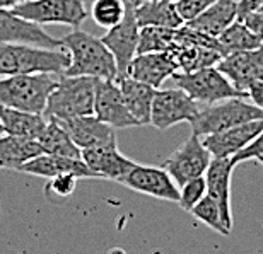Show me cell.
Returning <instances> with one entry per match:
<instances>
[{
    "label": "cell",
    "instance_id": "2e32d148",
    "mask_svg": "<svg viewBox=\"0 0 263 254\" xmlns=\"http://www.w3.org/2000/svg\"><path fill=\"white\" fill-rule=\"evenodd\" d=\"M176 72H180V67L171 51L140 53L130 63L128 77L159 89L166 79L173 77Z\"/></svg>",
    "mask_w": 263,
    "mask_h": 254
},
{
    "label": "cell",
    "instance_id": "60d3db41",
    "mask_svg": "<svg viewBox=\"0 0 263 254\" xmlns=\"http://www.w3.org/2000/svg\"><path fill=\"white\" fill-rule=\"evenodd\" d=\"M5 133V131H4V126H2V121H0V136H2Z\"/></svg>",
    "mask_w": 263,
    "mask_h": 254
},
{
    "label": "cell",
    "instance_id": "836d02e7",
    "mask_svg": "<svg viewBox=\"0 0 263 254\" xmlns=\"http://www.w3.org/2000/svg\"><path fill=\"white\" fill-rule=\"evenodd\" d=\"M77 176L73 174H60L50 179L48 186H46V193H53L59 198H67L76 191L77 186Z\"/></svg>",
    "mask_w": 263,
    "mask_h": 254
},
{
    "label": "cell",
    "instance_id": "e575fe53",
    "mask_svg": "<svg viewBox=\"0 0 263 254\" xmlns=\"http://www.w3.org/2000/svg\"><path fill=\"white\" fill-rule=\"evenodd\" d=\"M261 155H263V131L248 147H245L239 153H236L233 157V164L236 167L239 162H246V161H250V159H258Z\"/></svg>",
    "mask_w": 263,
    "mask_h": 254
},
{
    "label": "cell",
    "instance_id": "f546056e",
    "mask_svg": "<svg viewBox=\"0 0 263 254\" xmlns=\"http://www.w3.org/2000/svg\"><path fill=\"white\" fill-rule=\"evenodd\" d=\"M190 213L200 222H203L205 225H209L210 229L219 232V234H222V236L231 234V229L226 225L222 208H220V205L215 202L212 197H209V194H205V197L193 206V210Z\"/></svg>",
    "mask_w": 263,
    "mask_h": 254
},
{
    "label": "cell",
    "instance_id": "44dd1931",
    "mask_svg": "<svg viewBox=\"0 0 263 254\" xmlns=\"http://www.w3.org/2000/svg\"><path fill=\"white\" fill-rule=\"evenodd\" d=\"M236 19H238V2L236 0H215L198 17L185 24L210 36V38H219Z\"/></svg>",
    "mask_w": 263,
    "mask_h": 254
},
{
    "label": "cell",
    "instance_id": "ac0fdd59",
    "mask_svg": "<svg viewBox=\"0 0 263 254\" xmlns=\"http://www.w3.org/2000/svg\"><path fill=\"white\" fill-rule=\"evenodd\" d=\"M215 67L229 79L231 84L239 92L248 94L246 91H248L250 84L258 81V73L263 68V48L222 56Z\"/></svg>",
    "mask_w": 263,
    "mask_h": 254
},
{
    "label": "cell",
    "instance_id": "ee69618b",
    "mask_svg": "<svg viewBox=\"0 0 263 254\" xmlns=\"http://www.w3.org/2000/svg\"><path fill=\"white\" fill-rule=\"evenodd\" d=\"M167 2H178V0H167Z\"/></svg>",
    "mask_w": 263,
    "mask_h": 254
},
{
    "label": "cell",
    "instance_id": "f35d334b",
    "mask_svg": "<svg viewBox=\"0 0 263 254\" xmlns=\"http://www.w3.org/2000/svg\"><path fill=\"white\" fill-rule=\"evenodd\" d=\"M26 2V0H0V9H14L15 5H19V4H23Z\"/></svg>",
    "mask_w": 263,
    "mask_h": 254
},
{
    "label": "cell",
    "instance_id": "e0dca14e",
    "mask_svg": "<svg viewBox=\"0 0 263 254\" xmlns=\"http://www.w3.org/2000/svg\"><path fill=\"white\" fill-rule=\"evenodd\" d=\"M82 161L96 178L113 179V181H122L130 169L135 166L132 159L125 157L118 150V144L84 149Z\"/></svg>",
    "mask_w": 263,
    "mask_h": 254
},
{
    "label": "cell",
    "instance_id": "9c48e42d",
    "mask_svg": "<svg viewBox=\"0 0 263 254\" xmlns=\"http://www.w3.org/2000/svg\"><path fill=\"white\" fill-rule=\"evenodd\" d=\"M200 111V104L192 99L180 87L176 89H157L151 111V125L164 131L178 123H192Z\"/></svg>",
    "mask_w": 263,
    "mask_h": 254
},
{
    "label": "cell",
    "instance_id": "484cf974",
    "mask_svg": "<svg viewBox=\"0 0 263 254\" xmlns=\"http://www.w3.org/2000/svg\"><path fill=\"white\" fill-rule=\"evenodd\" d=\"M38 142L45 153L70 159H82V150L73 144V140L70 139V135L67 133L64 126L53 118H48L46 128L41 133Z\"/></svg>",
    "mask_w": 263,
    "mask_h": 254
},
{
    "label": "cell",
    "instance_id": "9a60e30c",
    "mask_svg": "<svg viewBox=\"0 0 263 254\" xmlns=\"http://www.w3.org/2000/svg\"><path fill=\"white\" fill-rule=\"evenodd\" d=\"M263 131V120H255L250 123L234 126L220 133H212L203 136L202 142L205 149L214 159H233L245 147H248L256 136Z\"/></svg>",
    "mask_w": 263,
    "mask_h": 254
},
{
    "label": "cell",
    "instance_id": "4fadbf2b",
    "mask_svg": "<svg viewBox=\"0 0 263 254\" xmlns=\"http://www.w3.org/2000/svg\"><path fill=\"white\" fill-rule=\"evenodd\" d=\"M0 43H26L50 50L64 48L62 40L50 36L41 26L19 17L9 9H0Z\"/></svg>",
    "mask_w": 263,
    "mask_h": 254
},
{
    "label": "cell",
    "instance_id": "f6af8a7d",
    "mask_svg": "<svg viewBox=\"0 0 263 254\" xmlns=\"http://www.w3.org/2000/svg\"><path fill=\"white\" fill-rule=\"evenodd\" d=\"M260 10H263V5H261V9H260Z\"/></svg>",
    "mask_w": 263,
    "mask_h": 254
},
{
    "label": "cell",
    "instance_id": "d590c367",
    "mask_svg": "<svg viewBox=\"0 0 263 254\" xmlns=\"http://www.w3.org/2000/svg\"><path fill=\"white\" fill-rule=\"evenodd\" d=\"M236 2H238V19L236 21H241V23L245 21L246 15L260 10L263 5V0H236Z\"/></svg>",
    "mask_w": 263,
    "mask_h": 254
},
{
    "label": "cell",
    "instance_id": "8992f818",
    "mask_svg": "<svg viewBox=\"0 0 263 254\" xmlns=\"http://www.w3.org/2000/svg\"><path fill=\"white\" fill-rule=\"evenodd\" d=\"M171 79L176 87L203 106L233 97H248V94L239 92L217 67H207L195 72H176Z\"/></svg>",
    "mask_w": 263,
    "mask_h": 254
},
{
    "label": "cell",
    "instance_id": "52a82bcc",
    "mask_svg": "<svg viewBox=\"0 0 263 254\" xmlns=\"http://www.w3.org/2000/svg\"><path fill=\"white\" fill-rule=\"evenodd\" d=\"M10 10L38 26L64 24L76 29L89 17L86 0H26Z\"/></svg>",
    "mask_w": 263,
    "mask_h": 254
},
{
    "label": "cell",
    "instance_id": "277c9868",
    "mask_svg": "<svg viewBox=\"0 0 263 254\" xmlns=\"http://www.w3.org/2000/svg\"><path fill=\"white\" fill-rule=\"evenodd\" d=\"M98 79L82 75H64L50 94L46 103L45 116L55 120H67L76 116L94 114V94H96Z\"/></svg>",
    "mask_w": 263,
    "mask_h": 254
},
{
    "label": "cell",
    "instance_id": "8d00e7d4",
    "mask_svg": "<svg viewBox=\"0 0 263 254\" xmlns=\"http://www.w3.org/2000/svg\"><path fill=\"white\" fill-rule=\"evenodd\" d=\"M243 23L248 26L251 33L256 34L263 41V10H256V12L246 15Z\"/></svg>",
    "mask_w": 263,
    "mask_h": 254
},
{
    "label": "cell",
    "instance_id": "30bf717a",
    "mask_svg": "<svg viewBox=\"0 0 263 254\" xmlns=\"http://www.w3.org/2000/svg\"><path fill=\"white\" fill-rule=\"evenodd\" d=\"M139 31L140 26L137 24L135 19V7L127 5L123 19L111 29H108V33L101 38L103 43L113 53L115 62H117V81L128 77L130 63L137 56V48H139Z\"/></svg>",
    "mask_w": 263,
    "mask_h": 254
},
{
    "label": "cell",
    "instance_id": "d6a6232c",
    "mask_svg": "<svg viewBox=\"0 0 263 254\" xmlns=\"http://www.w3.org/2000/svg\"><path fill=\"white\" fill-rule=\"evenodd\" d=\"M214 2L215 0H178L175 5L183 23H190V21L198 17L203 10H207Z\"/></svg>",
    "mask_w": 263,
    "mask_h": 254
},
{
    "label": "cell",
    "instance_id": "d6986e66",
    "mask_svg": "<svg viewBox=\"0 0 263 254\" xmlns=\"http://www.w3.org/2000/svg\"><path fill=\"white\" fill-rule=\"evenodd\" d=\"M233 159H214L205 172L207 194L220 205L226 225L233 229V211H231V178H233Z\"/></svg>",
    "mask_w": 263,
    "mask_h": 254
},
{
    "label": "cell",
    "instance_id": "4316f807",
    "mask_svg": "<svg viewBox=\"0 0 263 254\" xmlns=\"http://www.w3.org/2000/svg\"><path fill=\"white\" fill-rule=\"evenodd\" d=\"M220 55L228 56L239 51H251L263 48V41L248 29V26L241 21H234L228 29L217 38Z\"/></svg>",
    "mask_w": 263,
    "mask_h": 254
},
{
    "label": "cell",
    "instance_id": "ffe728a7",
    "mask_svg": "<svg viewBox=\"0 0 263 254\" xmlns=\"http://www.w3.org/2000/svg\"><path fill=\"white\" fill-rule=\"evenodd\" d=\"M19 172L33 174L40 178H55L60 174H73L79 179L81 178H96L94 172L84 164L82 159H70V157H60L51 155V153H41V155L31 159L21 167Z\"/></svg>",
    "mask_w": 263,
    "mask_h": 254
},
{
    "label": "cell",
    "instance_id": "f1b7e54d",
    "mask_svg": "<svg viewBox=\"0 0 263 254\" xmlns=\"http://www.w3.org/2000/svg\"><path fill=\"white\" fill-rule=\"evenodd\" d=\"M175 31L176 29L159 28V26H144V28H140L137 55L171 50L173 43H175Z\"/></svg>",
    "mask_w": 263,
    "mask_h": 254
},
{
    "label": "cell",
    "instance_id": "b9f144b4",
    "mask_svg": "<svg viewBox=\"0 0 263 254\" xmlns=\"http://www.w3.org/2000/svg\"><path fill=\"white\" fill-rule=\"evenodd\" d=\"M256 161H258V164H260V166L263 167V155H261V157H258V159H256Z\"/></svg>",
    "mask_w": 263,
    "mask_h": 254
},
{
    "label": "cell",
    "instance_id": "d4e9b609",
    "mask_svg": "<svg viewBox=\"0 0 263 254\" xmlns=\"http://www.w3.org/2000/svg\"><path fill=\"white\" fill-rule=\"evenodd\" d=\"M135 19L140 28L159 26V28L178 29L185 24L178 14L175 2H167V0H145V2H142L139 7H135Z\"/></svg>",
    "mask_w": 263,
    "mask_h": 254
},
{
    "label": "cell",
    "instance_id": "7402d4cb",
    "mask_svg": "<svg viewBox=\"0 0 263 254\" xmlns=\"http://www.w3.org/2000/svg\"><path fill=\"white\" fill-rule=\"evenodd\" d=\"M117 82L120 86V91H122L123 101L127 104L132 116L137 120L139 126L149 125L152 103H154V96H156L157 89L147 86L144 82L135 81V79H132V77L120 79Z\"/></svg>",
    "mask_w": 263,
    "mask_h": 254
},
{
    "label": "cell",
    "instance_id": "3957f363",
    "mask_svg": "<svg viewBox=\"0 0 263 254\" xmlns=\"http://www.w3.org/2000/svg\"><path fill=\"white\" fill-rule=\"evenodd\" d=\"M59 73H23L0 79V104L45 114L50 94L59 84Z\"/></svg>",
    "mask_w": 263,
    "mask_h": 254
},
{
    "label": "cell",
    "instance_id": "ba28073f",
    "mask_svg": "<svg viewBox=\"0 0 263 254\" xmlns=\"http://www.w3.org/2000/svg\"><path fill=\"white\" fill-rule=\"evenodd\" d=\"M210 161H212V155L205 149L202 139L198 135L192 133L190 139L183 142L166 159L162 167L170 172V176L181 188L183 184L192 181V179L205 176V172H207V169L210 166Z\"/></svg>",
    "mask_w": 263,
    "mask_h": 254
},
{
    "label": "cell",
    "instance_id": "7c38bea8",
    "mask_svg": "<svg viewBox=\"0 0 263 254\" xmlns=\"http://www.w3.org/2000/svg\"><path fill=\"white\" fill-rule=\"evenodd\" d=\"M94 116L103 123L113 126L115 130L139 126L123 101L122 91L117 81L98 79L96 94H94Z\"/></svg>",
    "mask_w": 263,
    "mask_h": 254
},
{
    "label": "cell",
    "instance_id": "74e56055",
    "mask_svg": "<svg viewBox=\"0 0 263 254\" xmlns=\"http://www.w3.org/2000/svg\"><path fill=\"white\" fill-rule=\"evenodd\" d=\"M246 92H248V97L251 99V103L255 106H258L260 109H263V81L251 82Z\"/></svg>",
    "mask_w": 263,
    "mask_h": 254
},
{
    "label": "cell",
    "instance_id": "ab89813d",
    "mask_svg": "<svg viewBox=\"0 0 263 254\" xmlns=\"http://www.w3.org/2000/svg\"><path fill=\"white\" fill-rule=\"evenodd\" d=\"M142 2H145V0H123V4L130 5V7H139Z\"/></svg>",
    "mask_w": 263,
    "mask_h": 254
},
{
    "label": "cell",
    "instance_id": "5bb4252c",
    "mask_svg": "<svg viewBox=\"0 0 263 254\" xmlns=\"http://www.w3.org/2000/svg\"><path fill=\"white\" fill-rule=\"evenodd\" d=\"M57 121L67 130V133L70 135L73 144L81 150L92 149V147L118 144L117 130H115L113 126L103 123V121L98 120L94 114L76 116V118L57 120Z\"/></svg>",
    "mask_w": 263,
    "mask_h": 254
},
{
    "label": "cell",
    "instance_id": "7bdbcfd3",
    "mask_svg": "<svg viewBox=\"0 0 263 254\" xmlns=\"http://www.w3.org/2000/svg\"><path fill=\"white\" fill-rule=\"evenodd\" d=\"M258 81H263V68H261L260 73H258Z\"/></svg>",
    "mask_w": 263,
    "mask_h": 254
},
{
    "label": "cell",
    "instance_id": "1f68e13d",
    "mask_svg": "<svg viewBox=\"0 0 263 254\" xmlns=\"http://www.w3.org/2000/svg\"><path fill=\"white\" fill-rule=\"evenodd\" d=\"M205 194H207V181H205V176L195 178V179H192V181L185 183L180 188V202H178V205L181 206V210L192 211L193 206H195Z\"/></svg>",
    "mask_w": 263,
    "mask_h": 254
},
{
    "label": "cell",
    "instance_id": "8fae6325",
    "mask_svg": "<svg viewBox=\"0 0 263 254\" xmlns=\"http://www.w3.org/2000/svg\"><path fill=\"white\" fill-rule=\"evenodd\" d=\"M120 183L134 191L147 194V197L173 203L180 202V186L164 167L142 166V164L135 162V166Z\"/></svg>",
    "mask_w": 263,
    "mask_h": 254
},
{
    "label": "cell",
    "instance_id": "7a4b0ae2",
    "mask_svg": "<svg viewBox=\"0 0 263 254\" xmlns=\"http://www.w3.org/2000/svg\"><path fill=\"white\" fill-rule=\"evenodd\" d=\"M70 55L65 48L50 50L26 43H0V79L23 73H65Z\"/></svg>",
    "mask_w": 263,
    "mask_h": 254
},
{
    "label": "cell",
    "instance_id": "6da1fadb",
    "mask_svg": "<svg viewBox=\"0 0 263 254\" xmlns=\"http://www.w3.org/2000/svg\"><path fill=\"white\" fill-rule=\"evenodd\" d=\"M62 45L70 55V65L64 75L94 77L103 81H117L118 68L113 53L103 43L101 38L73 29L62 38Z\"/></svg>",
    "mask_w": 263,
    "mask_h": 254
},
{
    "label": "cell",
    "instance_id": "603a6c76",
    "mask_svg": "<svg viewBox=\"0 0 263 254\" xmlns=\"http://www.w3.org/2000/svg\"><path fill=\"white\" fill-rule=\"evenodd\" d=\"M0 121H2L4 131L7 135L38 140L46 128L48 118L45 114L28 113V111L7 108V106L0 104Z\"/></svg>",
    "mask_w": 263,
    "mask_h": 254
},
{
    "label": "cell",
    "instance_id": "4dcf8cb0",
    "mask_svg": "<svg viewBox=\"0 0 263 254\" xmlns=\"http://www.w3.org/2000/svg\"><path fill=\"white\" fill-rule=\"evenodd\" d=\"M125 7L123 0H96L91 9V17L98 26L111 29L123 19Z\"/></svg>",
    "mask_w": 263,
    "mask_h": 254
},
{
    "label": "cell",
    "instance_id": "5b68a950",
    "mask_svg": "<svg viewBox=\"0 0 263 254\" xmlns=\"http://www.w3.org/2000/svg\"><path fill=\"white\" fill-rule=\"evenodd\" d=\"M255 120H263V109H260L253 103H248L246 97H233L200 108L198 114L192 120L190 126L192 133L203 139L207 135L220 133V131Z\"/></svg>",
    "mask_w": 263,
    "mask_h": 254
},
{
    "label": "cell",
    "instance_id": "83f0119b",
    "mask_svg": "<svg viewBox=\"0 0 263 254\" xmlns=\"http://www.w3.org/2000/svg\"><path fill=\"white\" fill-rule=\"evenodd\" d=\"M175 60L180 67V72H195L207 67H215L220 62L219 51L212 48H203V46H176L173 45L171 50Z\"/></svg>",
    "mask_w": 263,
    "mask_h": 254
},
{
    "label": "cell",
    "instance_id": "cb8c5ba5",
    "mask_svg": "<svg viewBox=\"0 0 263 254\" xmlns=\"http://www.w3.org/2000/svg\"><path fill=\"white\" fill-rule=\"evenodd\" d=\"M45 153L40 142L33 139L15 135H2L0 136V167L21 171V167L31 159Z\"/></svg>",
    "mask_w": 263,
    "mask_h": 254
}]
</instances>
